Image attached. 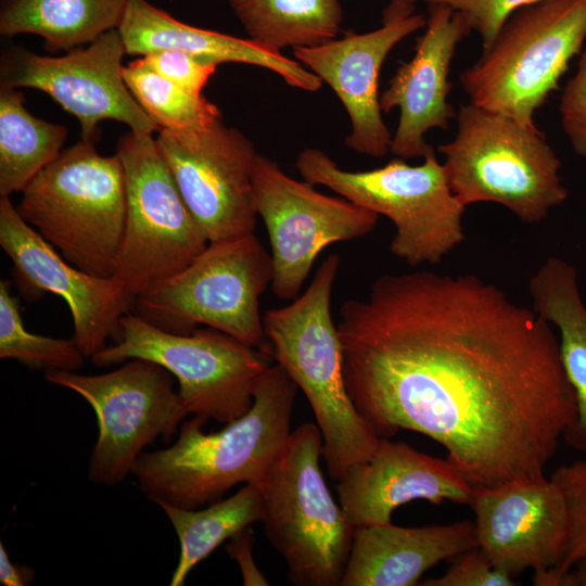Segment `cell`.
Wrapping results in <instances>:
<instances>
[{"instance_id":"5b68a950","label":"cell","mask_w":586,"mask_h":586,"mask_svg":"<svg viewBox=\"0 0 586 586\" xmlns=\"http://www.w3.org/2000/svg\"><path fill=\"white\" fill-rule=\"evenodd\" d=\"M456 118L455 137L438 151L462 205L493 202L524 222L539 224L565 202L561 161L536 125L471 102Z\"/></svg>"},{"instance_id":"7c38bea8","label":"cell","mask_w":586,"mask_h":586,"mask_svg":"<svg viewBox=\"0 0 586 586\" xmlns=\"http://www.w3.org/2000/svg\"><path fill=\"white\" fill-rule=\"evenodd\" d=\"M44 379L77 393L95 412L99 432L88 477L97 484L124 481L144 449L161 437L170 443L189 415L174 388V375L148 359H129L95 375L47 370Z\"/></svg>"},{"instance_id":"44dd1931","label":"cell","mask_w":586,"mask_h":586,"mask_svg":"<svg viewBox=\"0 0 586 586\" xmlns=\"http://www.w3.org/2000/svg\"><path fill=\"white\" fill-rule=\"evenodd\" d=\"M479 547L474 522L404 527H355L340 586H416L443 560Z\"/></svg>"},{"instance_id":"74e56055","label":"cell","mask_w":586,"mask_h":586,"mask_svg":"<svg viewBox=\"0 0 586 586\" xmlns=\"http://www.w3.org/2000/svg\"><path fill=\"white\" fill-rule=\"evenodd\" d=\"M391 5L415 12L418 0H388Z\"/></svg>"},{"instance_id":"f546056e","label":"cell","mask_w":586,"mask_h":586,"mask_svg":"<svg viewBox=\"0 0 586 586\" xmlns=\"http://www.w3.org/2000/svg\"><path fill=\"white\" fill-rule=\"evenodd\" d=\"M561 487L569 508V539L561 563L552 568L563 574L586 553V460L559 467L550 476Z\"/></svg>"},{"instance_id":"ba28073f","label":"cell","mask_w":586,"mask_h":586,"mask_svg":"<svg viewBox=\"0 0 586 586\" xmlns=\"http://www.w3.org/2000/svg\"><path fill=\"white\" fill-rule=\"evenodd\" d=\"M271 280V255L253 232L209 242L187 267L133 297L131 307L167 332L205 326L271 352L259 310Z\"/></svg>"},{"instance_id":"603a6c76","label":"cell","mask_w":586,"mask_h":586,"mask_svg":"<svg viewBox=\"0 0 586 586\" xmlns=\"http://www.w3.org/2000/svg\"><path fill=\"white\" fill-rule=\"evenodd\" d=\"M533 310L559 332V351L577 405L574 424L563 440L586 454V305L573 265L557 256L548 257L528 282Z\"/></svg>"},{"instance_id":"836d02e7","label":"cell","mask_w":586,"mask_h":586,"mask_svg":"<svg viewBox=\"0 0 586 586\" xmlns=\"http://www.w3.org/2000/svg\"><path fill=\"white\" fill-rule=\"evenodd\" d=\"M560 115L571 146L586 158V49L581 52L576 72L563 89Z\"/></svg>"},{"instance_id":"d590c367","label":"cell","mask_w":586,"mask_h":586,"mask_svg":"<svg viewBox=\"0 0 586 586\" xmlns=\"http://www.w3.org/2000/svg\"><path fill=\"white\" fill-rule=\"evenodd\" d=\"M34 576L33 568L10 560L3 543L0 542V583L4 586H25L31 583Z\"/></svg>"},{"instance_id":"f1b7e54d","label":"cell","mask_w":586,"mask_h":586,"mask_svg":"<svg viewBox=\"0 0 586 586\" xmlns=\"http://www.w3.org/2000/svg\"><path fill=\"white\" fill-rule=\"evenodd\" d=\"M0 358L14 359L30 369L77 371L87 358L74 340L29 332L20 301L8 280L0 281Z\"/></svg>"},{"instance_id":"83f0119b","label":"cell","mask_w":586,"mask_h":586,"mask_svg":"<svg viewBox=\"0 0 586 586\" xmlns=\"http://www.w3.org/2000/svg\"><path fill=\"white\" fill-rule=\"evenodd\" d=\"M123 77L136 101L160 130L181 137L196 136L222 118L219 109L203 94L162 77L141 56L123 67Z\"/></svg>"},{"instance_id":"7a4b0ae2","label":"cell","mask_w":586,"mask_h":586,"mask_svg":"<svg viewBox=\"0 0 586 586\" xmlns=\"http://www.w3.org/2000/svg\"><path fill=\"white\" fill-rule=\"evenodd\" d=\"M297 386L278 365L262 375L251 409L218 432H203L193 417L170 446L143 451L131 474L155 504L198 509L239 484L260 486L285 447Z\"/></svg>"},{"instance_id":"52a82bcc","label":"cell","mask_w":586,"mask_h":586,"mask_svg":"<svg viewBox=\"0 0 586 586\" xmlns=\"http://www.w3.org/2000/svg\"><path fill=\"white\" fill-rule=\"evenodd\" d=\"M420 165L396 157L382 167L352 171L316 148L302 150L296 168L305 181L387 217L395 227L391 253L416 267L438 264L464 240L466 206L449 186L435 152Z\"/></svg>"},{"instance_id":"e575fe53","label":"cell","mask_w":586,"mask_h":586,"mask_svg":"<svg viewBox=\"0 0 586 586\" xmlns=\"http://www.w3.org/2000/svg\"><path fill=\"white\" fill-rule=\"evenodd\" d=\"M253 545L254 534L250 526L231 537L226 550L238 562L245 586H267V578L254 561Z\"/></svg>"},{"instance_id":"4316f807","label":"cell","mask_w":586,"mask_h":586,"mask_svg":"<svg viewBox=\"0 0 586 586\" xmlns=\"http://www.w3.org/2000/svg\"><path fill=\"white\" fill-rule=\"evenodd\" d=\"M158 506L171 523L180 544L179 560L170 586L183 585L196 564L225 540L260 522L263 514L262 492L253 484H244L234 495L203 509H184L168 504Z\"/></svg>"},{"instance_id":"30bf717a","label":"cell","mask_w":586,"mask_h":586,"mask_svg":"<svg viewBox=\"0 0 586 586\" xmlns=\"http://www.w3.org/2000/svg\"><path fill=\"white\" fill-rule=\"evenodd\" d=\"M112 341L91 357L97 367L133 358L154 361L178 381V395L189 415L225 424L251 409L255 388L272 359L270 351L219 330L171 333L130 311L120 319Z\"/></svg>"},{"instance_id":"4dcf8cb0","label":"cell","mask_w":586,"mask_h":586,"mask_svg":"<svg viewBox=\"0 0 586 586\" xmlns=\"http://www.w3.org/2000/svg\"><path fill=\"white\" fill-rule=\"evenodd\" d=\"M445 5L462 15L471 30L482 38L483 50L496 39L507 20L520 9L540 0H424Z\"/></svg>"},{"instance_id":"3957f363","label":"cell","mask_w":586,"mask_h":586,"mask_svg":"<svg viewBox=\"0 0 586 586\" xmlns=\"http://www.w3.org/2000/svg\"><path fill=\"white\" fill-rule=\"evenodd\" d=\"M340 264L337 254L329 255L304 293L263 316L271 356L310 405L322 435V458L335 481L369 458L381 438L354 406L343 379L341 343L331 314Z\"/></svg>"},{"instance_id":"d6986e66","label":"cell","mask_w":586,"mask_h":586,"mask_svg":"<svg viewBox=\"0 0 586 586\" xmlns=\"http://www.w3.org/2000/svg\"><path fill=\"white\" fill-rule=\"evenodd\" d=\"M470 31L458 12L445 5L429 7L425 31L417 41L413 56L399 66L380 95L382 112L399 109L391 144L396 157H424L433 152L426 132L447 129L456 117L448 102V76L456 48Z\"/></svg>"},{"instance_id":"484cf974","label":"cell","mask_w":586,"mask_h":586,"mask_svg":"<svg viewBox=\"0 0 586 586\" xmlns=\"http://www.w3.org/2000/svg\"><path fill=\"white\" fill-rule=\"evenodd\" d=\"M63 125L34 116L22 91L0 88V195L22 192L62 151Z\"/></svg>"},{"instance_id":"5bb4252c","label":"cell","mask_w":586,"mask_h":586,"mask_svg":"<svg viewBox=\"0 0 586 586\" xmlns=\"http://www.w3.org/2000/svg\"><path fill=\"white\" fill-rule=\"evenodd\" d=\"M126 49L118 29L61 56L13 48L1 58L0 88H34L74 115L81 139L95 141L99 123L113 119L131 131L153 135L160 127L144 112L123 77Z\"/></svg>"},{"instance_id":"d6a6232c","label":"cell","mask_w":586,"mask_h":586,"mask_svg":"<svg viewBox=\"0 0 586 586\" xmlns=\"http://www.w3.org/2000/svg\"><path fill=\"white\" fill-rule=\"evenodd\" d=\"M141 58L155 73L196 94H202L217 69L215 64L205 63L175 49L153 51Z\"/></svg>"},{"instance_id":"9c48e42d","label":"cell","mask_w":586,"mask_h":586,"mask_svg":"<svg viewBox=\"0 0 586 586\" xmlns=\"http://www.w3.org/2000/svg\"><path fill=\"white\" fill-rule=\"evenodd\" d=\"M586 40V0H540L513 13L460 74L470 102L526 125Z\"/></svg>"},{"instance_id":"8d00e7d4","label":"cell","mask_w":586,"mask_h":586,"mask_svg":"<svg viewBox=\"0 0 586 586\" xmlns=\"http://www.w3.org/2000/svg\"><path fill=\"white\" fill-rule=\"evenodd\" d=\"M563 586H586V553L565 573Z\"/></svg>"},{"instance_id":"4fadbf2b","label":"cell","mask_w":586,"mask_h":586,"mask_svg":"<svg viewBox=\"0 0 586 586\" xmlns=\"http://www.w3.org/2000/svg\"><path fill=\"white\" fill-rule=\"evenodd\" d=\"M253 202L267 229L272 262L271 291L295 300L315 259L328 245L369 234L379 215L344 198L322 194L288 176L258 154L252 176Z\"/></svg>"},{"instance_id":"1f68e13d","label":"cell","mask_w":586,"mask_h":586,"mask_svg":"<svg viewBox=\"0 0 586 586\" xmlns=\"http://www.w3.org/2000/svg\"><path fill=\"white\" fill-rule=\"evenodd\" d=\"M444 575L426 578L423 586H514L513 576L497 568L480 548L456 557Z\"/></svg>"},{"instance_id":"d4e9b609","label":"cell","mask_w":586,"mask_h":586,"mask_svg":"<svg viewBox=\"0 0 586 586\" xmlns=\"http://www.w3.org/2000/svg\"><path fill=\"white\" fill-rule=\"evenodd\" d=\"M251 39L280 51L316 47L336 38L339 0H224Z\"/></svg>"},{"instance_id":"6da1fadb","label":"cell","mask_w":586,"mask_h":586,"mask_svg":"<svg viewBox=\"0 0 586 586\" xmlns=\"http://www.w3.org/2000/svg\"><path fill=\"white\" fill-rule=\"evenodd\" d=\"M336 328L346 391L374 432L429 436L473 487L545 475L576 420L551 324L475 275H382Z\"/></svg>"},{"instance_id":"ac0fdd59","label":"cell","mask_w":586,"mask_h":586,"mask_svg":"<svg viewBox=\"0 0 586 586\" xmlns=\"http://www.w3.org/2000/svg\"><path fill=\"white\" fill-rule=\"evenodd\" d=\"M470 506L479 547L500 570L514 576L561 563L569 539V508L551 477L475 487Z\"/></svg>"},{"instance_id":"7402d4cb","label":"cell","mask_w":586,"mask_h":586,"mask_svg":"<svg viewBox=\"0 0 586 586\" xmlns=\"http://www.w3.org/2000/svg\"><path fill=\"white\" fill-rule=\"evenodd\" d=\"M126 54L143 56L175 49L215 65L243 63L269 69L289 86L318 91L322 80L294 59L254 39L192 26L173 17L148 0H129L118 28Z\"/></svg>"},{"instance_id":"8992f818","label":"cell","mask_w":586,"mask_h":586,"mask_svg":"<svg viewBox=\"0 0 586 586\" xmlns=\"http://www.w3.org/2000/svg\"><path fill=\"white\" fill-rule=\"evenodd\" d=\"M322 453L317 424L298 425L259 486L264 533L296 586H340L353 544L355 526L326 483Z\"/></svg>"},{"instance_id":"9a60e30c","label":"cell","mask_w":586,"mask_h":586,"mask_svg":"<svg viewBox=\"0 0 586 586\" xmlns=\"http://www.w3.org/2000/svg\"><path fill=\"white\" fill-rule=\"evenodd\" d=\"M155 140L209 242L255 231L252 176L259 153L251 140L222 118L201 135L160 130Z\"/></svg>"},{"instance_id":"2e32d148","label":"cell","mask_w":586,"mask_h":586,"mask_svg":"<svg viewBox=\"0 0 586 586\" xmlns=\"http://www.w3.org/2000/svg\"><path fill=\"white\" fill-rule=\"evenodd\" d=\"M0 245L13 264L15 283L27 300L61 296L73 319V336L87 358L109 345L133 298L113 277L90 275L68 263L0 195Z\"/></svg>"},{"instance_id":"cb8c5ba5","label":"cell","mask_w":586,"mask_h":586,"mask_svg":"<svg viewBox=\"0 0 586 586\" xmlns=\"http://www.w3.org/2000/svg\"><path fill=\"white\" fill-rule=\"evenodd\" d=\"M129 0H1L0 34H34L48 52L71 51L118 29Z\"/></svg>"},{"instance_id":"277c9868","label":"cell","mask_w":586,"mask_h":586,"mask_svg":"<svg viewBox=\"0 0 586 586\" xmlns=\"http://www.w3.org/2000/svg\"><path fill=\"white\" fill-rule=\"evenodd\" d=\"M119 156L93 141L62 150L22 191L20 216L75 267L113 277L126 221Z\"/></svg>"},{"instance_id":"e0dca14e","label":"cell","mask_w":586,"mask_h":586,"mask_svg":"<svg viewBox=\"0 0 586 586\" xmlns=\"http://www.w3.org/2000/svg\"><path fill=\"white\" fill-rule=\"evenodd\" d=\"M425 25L422 14L390 4L374 30L293 49L294 59L327 82L344 105L351 120L345 144L351 150L372 157L391 152L393 135L380 106V71L392 49Z\"/></svg>"},{"instance_id":"ffe728a7","label":"cell","mask_w":586,"mask_h":586,"mask_svg":"<svg viewBox=\"0 0 586 586\" xmlns=\"http://www.w3.org/2000/svg\"><path fill=\"white\" fill-rule=\"evenodd\" d=\"M474 488L447 459L386 437L336 485L340 505L355 527L388 523L396 508L416 499L470 505Z\"/></svg>"},{"instance_id":"8fae6325","label":"cell","mask_w":586,"mask_h":586,"mask_svg":"<svg viewBox=\"0 0 586 586\" xmlns=\"http://www.w3.org/2000/svg\"><path fill=\"white\" fill-rule=\"evenodd\" d=\"M126 221L113 278L132 298L187 267L209 243L153 135H123Z\"/></svg>"}]
</instances>
